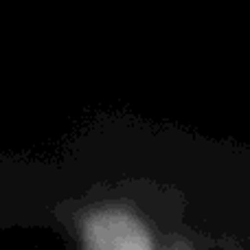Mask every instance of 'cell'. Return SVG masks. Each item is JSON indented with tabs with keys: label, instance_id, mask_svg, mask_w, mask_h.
Segmentation results:
<instances>
[{
	"label": "cell",
	"instance_id": "obj_1",
	"mask_svg": "<svg viewBox=\"0 0 250 250\" xmlns=\"http://www.w3.org/2000/svg\"><path fill=\"white\" fill-rule=\"evenodd\" d=\"M86 244L95 248H149L151 242L134 220L121 213L97 215L86 224Z\"/></svg>",
	"mask_w": 250,
	"mask_h": 250
}]
</instances>
